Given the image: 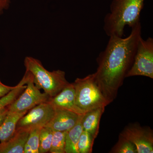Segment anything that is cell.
<instances>
[{
    "instance_id": "obj_1",
    "label": "cell",
    "mask_w": 153,
    "mask_h": 153,
    "mask_svg": "<svg viewBox=\"0 0 153 153\" xmlns=\"http://www.w3.org/2000/svg\"><path fill=\"white\" fill-rule=\"evenodd\" d=\"M105 49L97 58L98 64L96 79L108 104L117 96L126 75L131 68L140 38L142 37L140 22L131 28L126 38L110 36Z\"/></svg>"
},
{
    "instance_id": "obj_21",
    "label": "cell",
    "mask_w": 153,
    "mask_h": 153,
    "mask_svg": "<svg viewBox=\"0 0 153 153\" xmlns=\"http://www.w3.org/2000/svg\"><path fill=\"white\" fill-rule=\"evenodd\" d=\"M15 86H10L5 85L3 84L0 79V98L9 93L11 90L15 88Z\"/></svg>"
},
{
    "instance_id": "obj_4",
    "label": "cell",
    "mask_w": 153,
    "mask_h": 153,
    "mask_svg": "<svg viewBox=\"0 0 153 153\" xmlns=\"http://www.w3.org/2000/svg\"><path fill=\"white\" fill-rule=\"evenodd\" d=\"M73 84L76 105L83 112L108 105L97 82L95 73L76 78Z\"/></svg>"
},
{
    "instance_id": "obj_19",
    "label": "cell",
    "mask_w": 153,
    "mask_h": 153,
    "mask_svg": "<svg viewBox=\"0 0 153 153\" xmlns=\"http://www.w3.org/2000/svg\"><path fill=\"white\" fill-rule=\"evenodd\" d=\"M67 131H53L52 144L49 152L65 153V143Z\"/></svg>"
},
{
    "instance_id": "obj_15",
    "label": "cell",
    "mask_w": 153,
    "mask_h": 153,
    "mask_svg": "<svg viewBox=\"0 0 153 153\" xmlns=\"http://www.w3.org/2000/svg\"><path fill=\"white\" fill-rule=\"evenodd\" d=\"M30 76V72L26 71L22 80L15 86V88L5 96L0 98V111L11 104L25 90L27 86L26 84Z\"/></svg>"
},
{
    "instance_id": "obj_18",
    "label": "cell",
    "mask_w": 153,
    "mask_h": 153,
    "mask_svg": "<svg viewBox=\"0 0 153 153\" xmlns=\"http://www.w3.org/2000/svg\"><path fill=\"white\" fill-rule=\"evenodd\" d=\"M109 153H137V151L135 145L120 134L117 143L114 146Z\"/></svg>"
},
{
    "instance_id": "obj_14",
    "label": "cell",
    "mask_w": 153,
    "mask_h": 153,
    "mask_svg": "<svg viewBox=\"0 0 153 153\" xmlns=\"http://www.w3.org/2000/svg\"><path fill=\"white\" fill-rule=\"evenodd\" d=\"M83 114L81 115L76 125L66 132L65 153H79L77 144L80 135L83 131L82 120Z\"/></svg>"
},
{
    "instance_id": "obj_16",
    "label": "cell",
    "mask_w": 153,
    "mask_h": 153,
    "mask_svg": "<svg viewBox=\"0 0 153 153\" xmlns=\"http://www.w3.org/2000/svg\"><path fill=\"white\" fill-rule=\"evenodd\" d=\"M41 128H36L30 130L24 153H39V136Z\"/></svg>"
},
{
    "instance_id": "obj_10",
    "label": "cell",
    "mask_w": 153,
    "mask_h": 153,
    "mask_svg": "<svg viewBox=\"0 0 153 153\" xmlns=\"http://www.w3.org/2000/svg\"><path fill=\"white\" fill-rule=\"evenodd\" d=\"M49 100L55 108L67 110L80 115L85 114L76 105L73 83H69L60 93L50 98Z\"/></svg>"
},
{
    "instance_id": "obj_12",
    "label": "cell",
    "mask_w": 153,
    "mask_h": 153,
    "mask_svg": "<svg viewBox=\"0 0 153 153\" xmlns=\"http://www.w3.org/2000/svg\"><path fill=\"white\" fill-rule=\"evenodd\" d=\"M105 107L96 108L85 112L82 120L83 131L90 134L95 139L99 131L100 123Z\"/></svg>"
},
{
    "instance_id": "obj_9",
    "label": "cell",
    "mask_w": 153,
    "mask_h": 153,
    "mask_svg": "<svg viewBox=\"0 0 153 153\" xmlns=\"http://www.w3.org/2000/svg\"><path fill=\"white\" fill-rule=\"evenodd\" d=\"M55 108L54 117L45 126L53 131H68L76 125L82 115L67 110Z\"/></svg>"
},
{
    "instance_id": "obj_7",
    "label": "cell",
    "mask_w": 153,
    "mask_h": 153,
    "mask_svg": "<svg viewBox=\"0 0 153 153\" xmlns=\"http://www.w3.org/2000/svg\"><path fill=\"white\" fill-rule=\"evenodd\" d=\"M55 111L49 100L38 105L19 119L16 130L25 129L30 131L36 128L45 127L54 117Z\"/></svg>"
},
{
    "instance_id": "obj_20",
    "label": "cell",
    "mask_w": 153,
    "mask_h": 153,
    "mask_svg": "<svg viewBox=\"0 0 153 153\" xmlns=\"http://www.w3.org/2000/svg\"><path fill=\"white\" fill-rule=\"evenodd\" d=\"M94 139L87 131H83L79 137L77 149L79 153L92 152Z\"/></svg>"
},
{
    "instance_id": "obj_23",
    "label": "cell",
    "mask_w": 153,
    "mask_h": 153,
    "mask_svg": "<svg viewBox=\"0 0 153 153\" xmlns=\"http://www.w3.org/2000/svg\"><path fill=\"white\" fill-rule=\"evenodd\" d=\"M7 106L0 111V125L2 123L6 116L9 112L8 107Z\"/></svg>"
},
{
    "instance_id": "obj_17",
    "label": "cell",
    "mask_w": 153,
    "mask_h": 153,
    "mask_svg": "<svg viewBox=\"0 0 153 153\" xmlns=\"http://www.w3.org/2000/svg\"><path fill=\"white\" fill-rule=\"evenodd\" d=\"M53 131L49 128H42L39 136V153H46L50 151L53 138Z\"/></svg>"
},
{
    "instance_id": "obj_6",
    "label": "cell",
    "mask_w": 153,
    "mask_h": 153,
    "mask_svg": "<svg viewBox=\"0 0 153 153\" xmlns=\"http://www.w3.org/2000/svg\"><path fill=\"white\" fill-rule=\"evenodd\" d=\"M26 85L23 92L8 106L9 112L29 111L36 105L49 101L50 97L47 94L41 93L40 89L35 85L33 75L30 73Z\"/></svg>"
},
{
    "instance_id": "obj_11",
    "label": "cell",
    "mask_w": 153,
    "mask_h": 153,
    "mask_svg": "<svg viewBox=\"0 0 153 153\" xmlns=\"http://www.w3.org/2000/svg\"><path fill=\"white\" fill-rule=\"evenodd\" d=\"M30 132L25 129L16 130L10 139L0 143V153H24Z\"/></svg>"
},
{
    "instance_id": "obj_5",
    "label": "cell",
    "mask_w": 153,
    "mask_h": 153,
    "mask_svg": "<svg viewBox=\"0 0 153 153\" xmlns=\"http://www.w3.org/2000/svg\"><path fill=\"white\" fill-rule=\"evenodd\" d=\"M135 76L153 78V39L151 37L145 40L141 37L139 41L133 63L126 77Z\"/></svg>"
},
{
    "instance_id": "obj_22",
    "label": "cell",
    "mask_w": 153,
    "mask_h": 153,
    "mask_svg": "<svg viewBox=\"0 0 153 153\" xmlns=\"http://www.w3.org/2000/svg\"><path fill=\"white\" fill-rule=\"evenodd\" d=\"M12 0H0V17L9 8Z\"/></svg>"
},
{
    "instance_id": "obj_13",
    "label": "cell",
    "mask_w": 153,
    "mask_h": 153,
    "mask_svg": "<svg viewBox=\"0 0 153 153\" xmlns=\"http://www.w3.org/2000/svg\"><path fill=\"white\" fill-rule=\"evenodd\" d=\"M28 111L22 112H9L0 125V141L4 142L14 135L19 119Z\"/></svg>"
},
{
    "instance_id": "obj_2",
    "label": "cell",
    "mask_w": 153,
    "mask_h": 153,
    "mask_svg": "<svg viewBox=\"0 0 153 153\" xmlns=\"http://www.w3.org/2000/svg\"><path fill=\"white\" fill-rule=\"evenodd\" d=\"M145 0H113L110 11L104 19L103 30L107 36L123 37L126 26L132 28L140 22Z\"/></svg>"
},
{
    "instance_id": "obj_3",
    "label": "cell",
    "mask_w": 153,
    "mask_h": 153,
    "mask_svg": "<svg viewBox=\"0 0 153 153\" xmlns=\"http://www.w3.org/2000/svg\"><path fill=\"white\" fill-rule=\"evenodd\" d=\"M24 64L26 71L33 75L35 85L39 89H43L50 98L57 95L69 84L64 71L59 69L48 71L40 60L34 57H25Z\"/></svg>"
},
{
    "instance_id": "obj_8",
    "label": "cell",
    "mask_w": 153,
    "mask_h": 153,
    "mask_svg": "<svg viewBox=\"0 0 153 153\" xmlns=\"http://www.w3.org/2000/svg\"><path fill=\"white\" fill-rule=\"evenodd\" d=\"M120 134L135 145L137 153H153V132L149 127L129 124Z\"/></svg>"
}]
</instances>
